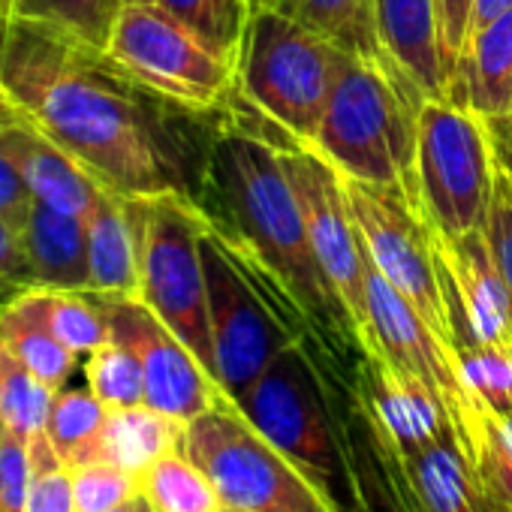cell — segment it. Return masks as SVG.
Returning <instances> with one entry per match:
<instances>
[{
    "label": "cell",
    "mask_w": 512,
    "mask_h": 512,
    "mask_svg": "<svg viewBox=\"0 0 512 512\" xmlns=\"http://www.w3.org/2000/svg\"><path fill=\"white\" fill-rule=\"evenodd\" d=\"M0 82L25 124L76 157L109 193L196 202L211 136L193 124L202 112L145 91L103 49L0 16Z\"/></svg>",
    "instance_id": "cell-1"
},
{
    "label": "cell",
    "mask_w": 512,
    "mask_h": 512,
    "mask_svg": "<svg viewBox=\"0 0 512 512\" xmlns=\"http://www.w3.org/2000/svg\"><path fill=\"white\" fill-rule=\"evenodd\" d=\"M196 205L238 260L308 326L338 380L347 377L341 368L350 356L362 359V341L314 256L281 148L226 118L208 136ZM350 377L356 380L353 371Z\"/></svg>",
    "instance_id": "cell-2"
},
{
    "label": "cell",
    "mask_w": 512,
    "mask_h": 512,
    "mask_svg": "<svg viewBox=\"0 0 512 512\" xmlns=\"http://www.w3.org/2000/svg\"><path fill=\"white\" fill-rule=\"evenodd\" d=\"M422 103L395 67L344 55L311 151L344 178L401 187L419 199L416 118Z\"/></svg>",
    "instance_id": "cell-3"
},
{
    "label": "cell",
    "mask_w": 512,
    "mask_h": 512,
    "mask_svg": "<svg viewBox=\"0 0 512 512\" xmlns=\"http://www.w3.org/2000/svg\"><path fill=\"white\" fill-rule=\"evenodd\" d=\"M338 383L320 347L296 341L275 356L235 407L347 512L350 473L341 440V389L347 386L338 389Z\"/></svg>",
    "instance_id": "cell-4"
},
{
    "label": "cell",
    "mask_w": 512,
    "mask_h": 512,
    "mask_svg": "<svg viewBox=\"0 0 512 512\" xmlns=\"http://www.w3.org/2000/svg\"><path fill=\"white\" fill-rule=\"evenodd\" d=\"M344 52L275 7H253L241 49L235 91L272 118L290 139L311 148Z\"/></svg>",
    "instance_id": "cell-5"
},
{
    "label": "cell",
    "mask_w": 512,
    "mask_h": 512,
    "mask_svg": "<svg viewBox=\"0 0 512 512\" xmlns=\"http://www.w3.org/2000/svg\"><path fill=\"white\" fill-rule=\"evenodd\" d=\"M202 266L208 287V323L214 380L229 401H238L260 374L296 341H314L308 326L247 269L208 226L202 235Z\"/></svg>",
    "instance_id": "cell-6"
},
{
    "label": "cell",
    "mask_w": 512,
    "mask_h": 512,
    "mask_svg": "<svg viewBox=\"0 0 512 512\" xmlns=\"http://www.w3.org/2000/svg\"><path fill=\"white\" fill-rule=\"evenodd\" d=\"M181 452L211 479L220 503L238 512H341L250 419L223 398L184 425Z\"/></svg>",
    "instance_id": "cell-7"
},
{
    "label": "cell",
    "mask_w": 512,
    "mask_h": 512,
    "mask_svg": "<svg viewBox=\"0 0 512 512\" xmlns=\"http://www.w3.org/2000/svg\"><path fill=\"white\" fill-rule=\"evenodd\" d=\"M139 238V299L214 377L208 287L202 266L205 211L187 196L130 199Z\"/></svg>",
    "instance_id": "cell-8"
},
{
    "label": "cell",
    "mask_w": 512,
    "mask_h": 512,
    "mask_svg": "<svg viewBox=\"0 0 512 512\" xmlns=\"http://www.w3.org/2000/svg\"><path fill=\"white\" fill-rule=\"evenodd\" d=\"M488 124L461 103L425 100L416 118V184L434 232L455 238L485 229L497 187Z\"/></svg>",
    "instance_id": "cell-9"
},
{
    "label": "cell",
    "mask_w": 512,
    "mask_h": 512,
    "mask_svg": "<svg viewBox=\"0 0 512 512\" xmlns=\"http://www.w3.org/2000/svg\"><path fill=\"white\" fill-rule=\"evenodd\" d=\"M103 52L145 91L202 115L217 112L238 82V64L160 4H127Z\"/></svg>",
    "instance_id": "cell-10"
},
{
    "label": "cell",
    "mask_w": 512,
    "mask_h": 512,
    "mask_svg": "<svg viewBox=\"0 0 512 512\" xmlns=\"http://www.w3.org/2000/svg\"><path fill=\"white\" fill-rule=\"evenodd\" d=\"M344 178V175H341ZM344 193L365 247V260L455 347L452 317L434 250V229L416 196L401 187L344 178Z\"/></svg>",
    "instance_id": "cell-11"
},
{
    "label": "cell",
    "mask_w": 512,
    "mask_h": 512,
    "mask_svg": "<svg viewBox=\"0 0 512 512\" xmlns=\"http://www.w3.org/2000/svg\"><path fill=\"white\" fill-rule=\"evenodd\" d=\"M365 293H368V329L362 338V353L374 350L398 371L419 380L431 389L446 413L452 416L464 452L470 446V434L479 419V407L467 392L458 368L455 347L446 344L428 320L365 260Z\"/></svg>",
    "instance_id": "cell-12"
},
{
    "label": "cell",
    "mask_w": 512,
    "mask_h": 512,
    "mask_svg": "<svg viewBox=\"0 0 512 512\" xmlns=\"http://www.w3.org/2000/svg\"><path fill=\"white\" fill-rule=\"evenodd\" d=\"M290 181L296 187L308 238L314 247L317 263L344 302L359 341L368 329V293H365V247L344 193V178L311 148H290L281 151Z\"/></svg>",
    "instance_id": "cell-13"
},
{
    "label": "cell",
    "mask_w": 512,
    "mask_h": 512,
    "mask_svg": "<svg viewBox=\"0 0 512 512\" xmlns=\"http://www.w3.org/2000/svg\"><path fill=\"white\" fill-rule=\"evenodd\" d=\"M94 299L106 314L109 338L130 347L139 359L148 407L190 422L226 398L190 347L142 299Z\"/></svg>",
    "instance_id": "cell-14"
},
{
    "label": "cell",
    "mask_w": 512,
    "mask_h": 512,
    "mask_svg": "<svg viewBox=\"0 0 512 512\" xmlns=\"http://www.w3.org/2000/svg\"><path fill=\"white\" fill-rule=\"evenodd\" d=\"M434 229V226H431ZM434 250L446 305L452 317L455 347L494 344L512 347V311L506 284L494 263L485 229H473L455 238L434 232Z\"/></svg>",
    "instance_id": "cell-15"
},
{
    "label": "cell",
    "mask_w": 512,
    "mask_h": 512,
    "mask_svg": "<svg viewBox=\"0 0 512 512\" xmlns=\"http://www.w3.org/2000/svg\"><path fill=\"white\" fill-rule=\"evenodd\" d=\"M380 46L422 100L458 103V58L452 55L437 0H374Z\"/></svg>",
    "instance_id": "cell-16"
},
{
    "label": "cell",
    "mask_w": 512,
    "mask_h": 512,
    "mask_svg": "<svg viewBox=\"0 0 512 512\" xmlns=\"http://www.w3.org/2000/svg\"><path fill=\"white\" fill-rule=\"evenodd\" d=\"M341 440L350 473L347 512H419L395 446L377 431L353 386L341 398Z\"/></svg>",
    "instance_id": "cell-17"
},
{
    "label": "cell",
    "mask_w": 512,
    "mask_h": 512,
    "mask_svg": "<svg viewBox=\"0 0 512 512\" xmlns=\"http://www.w3.org/2000/svg\"><path fill=\"white\" fill-rule=\"evenodd\" d=\"M91 296L139 299V238L130 199L103 193L85 217Z\"/></svg>",
    "instance_id": "cell-18"
},
{
    "label": "cell",
    "mask_w": 512,
    "mask_h": 512,
    "mask_svg": "<svg viewBox=\"0 0 512 512\" xmlns=\"http://www.w3.org/2000/svg\"><path fill=\"white\" fill-rule=\"evenodd\" d=\"M22 244L37 287L73 293L91 290L85 217L34 202L22 226Z\"/></svg>",
    "instance_id": "cell-19"
},
{
    "label": "cell",
    "mask_w": 512,
    "mask_h": 512,
    "mask_svg": "<svg viewBox=\"0 0 512 512\" xmlns=\"http://www.w3.org/2000/svg\"><path fill=\"white\" fill-rule=\"evenodd\" d=\"M458 103L482 121L512 115V10L473 31L458 61Z\"/></svg>",
    "instance_id": "cell-20"
},
{
    "label": "cell",
    "mask_w": 512,
    "mask_h": 512,
    "mask_svg": "<svg viewBox=\"0 0 512 512\" xmlns=\"http://www.w3.org/2000/svg\"><path fill=\"white\" fill-rule=\"evenodd\" d=\"M16 151L22 160L25 181L37 202L58 211L88 217L106 187L67 151L34 133L28 124L16 127Z\"/></svg>",
    "instance_id": "cell-21"
},
{
    "label": "cell",
    "mask_w": 512,
    "mask_h": 512,
    "mask_svg": "<svg viewBox=\"0 0 512 512\" xmlns=\"http://www.w3.org/2000/svg\"><path fill=\"white\" fill-rule=\"evenodd\" d=\"M184 425L187 422H178L148 404L109 410L88 461H109L142 476L157 458L181 449Z\"/></svg>",
    "instance_id": "cell-22"
},
{
    "label": "cell",
    "mask_w": 512,
    "mask_h": 512,
    "mask_svg": "<svg viewBox=\"0 0 512 512\" xmlns=\"http://www.w3.org/2000/svg\"><path fill=\"white\" fill-rule=\"evenodd\" d=\"M266 4L317 31L344 55L380 67H395L380 46L374 0H266Z\"/></svg>",
    "instance_id": "cell-23"
},
{
    "label": "cell",
    "mask_w": 512,
    "mask_h": 512,
    "mask_svg": "<svg viewBox=\"0 0 512 512\" xmlns=\"http://www.w3.org/2000/svg\"><path fill=\"white\" fill-rule=\"evenodd\" d=\"M10 308H16L22 317L43 326L49 335H55L64 347H70L79 356H88L109 341L106 314L91 293L34 287L16 296Z\"/></svg>",
    "instance_id": "cell-24"
},
{
    "label": "cell",
    "mask_w": 512,
    "mask_h": 512,
    "mask_svg": "<svg viewBox=\"0 0 512 512\" xmlns=\"http://www.w3.org/2000/svg\"><path fill=\"white\" fill-rule=\"evenodd\" d=\"M127 0H10V13L25 22L61 31L85 46L106 49Z\"/></svg>",
    "instance_id": "cell-25"
},
{
    "label": "cell",
    "mask_w": 512,
    "mask_h": 512,
    "mask_svg": "<svg viewBox=\"0 0 512 512\" xmlns=\"http://www.w3.org/2000/svg\"><path fill=\"white\" fill-rule=\"evenodd\" d=\"M142 497L154 512H220V494L211 479L181 452L157 458L142 476Z\"/></svg>",
    "instance_id": "cell-26"
},
{
    "label": "cell",
    "mask_w": 512,
    "mask_h": 512,
    "mask_svg": "<svg viewBox=\"0 0 512 512\" xmlns=\"http://www.w3.org/2000/svg\"><path fill=\"white\" fill-rule=\"evenodd\" d=\"M55 395L58 389L43 383L0 344V425L31 443L34 437L46 434Z\"/></svg>",
    "instance_id": "cell-27"
},
{
    "label": "cell",
    "mask_w": 512,
    "mask_h": 512,
    "mask_svg": "<svg viewBox=\"0 0 512 512\" xmlns=\"http://www.w3.org/2000/svg\"><path fill=\"white\" fill-rule=\"evenodd\" d=\"M0 344H4L28 371H34L52 389H67L70 377L79 368V353L64 347L34 320L22 317L16 308H0Z\"/></svg>",
    "instance_id": "cell-28"
},
{
    "label": "cell",
    "mask_w": 512,
    "mask_h": 512,
    "mask_svg": "<svg viewBox=\"0 0 512 512\" xmlns=\"http://www.w3.org/2000/svg\"><path fill=\"white\" fill-rule=\"evenodd\" d=\"M467 458L476 470L482 494L494 512H512V413H479L470 434Z\"/></svg>",
    "instance_id": "cell-29"
},
{
    "label": "cell",
    "mask_w": 512,
    "mask_h": 512,
    "mask_svg": "<svg viewBox=\"0 0 512 512\" xmlns=\"http://www.w3.org/2000/svg\"><path fill=\"white\" fill-rule=\"evenodd\" d=\"M106 416H109V407L88 386H79V389L67 386L55 395L46 434L67 467L88 461V452L97 443Z\"/></svg>",
    "instance_id": "cell-30"
},
{
    "label": "cell",
    "mask_w": 512,
    "mask_h": 512,
    "mask_svg": "<svg viewBox=\"0 0 512 512\" xmlns=\"http://www.w3.org/2000/svg\"><path fill=\"white\" fill-rule=\"evenodd\" d=\"M461 380L476 407L491 416L512 413V347L461 344L455 347Z\"/></svg>",
    "instance_id": "cell-31"
},
{
    "label": "cell",
    "mask_w": 512,
    "mask_h": 512,
    "mask_svg": "<svg viewBox=\"0 0 512 512\" xmlns=\"http://www.w3.org/2000/svg\"><path fill=\"white\" fill-rule=\"evenodd\" d=\"M157 4L238 64L241 37L250 19L247 0H157Z\"/></svg>",
    "instance_id": "cell-32"
},
{
    "label": "cell",
    "mask_w": 512,
    "mask_h": 512,
    "mask_svg": "<svg viewBox=\"0 0 512 512\" xmlns=\"http://www.w3.org/2000/svg\"><path fill=\"white\" fill-rule=\"evenodd\" d=\"M82 371H85V386L109 410L145 404L142 368H139V359L133 356L130 347H124V344L109 338L103 347H97L94 353L85 356V368Z\"/></svg>",
    "instance_id": "cell-33"
},
{
    "label": "cell",
    "mask_w": 512,
    "mask_h": 512,
    "mask_svg": "<svg viewBox=\"0 0 512 512\" xmlns=\"http://www.w3.org/2000/svg\"><path fill=\"white\" fill-rule=\"evenodd\" d=\"M76 512H112L142 494V479L109 461H88L70 467Z\"/></svg>",
    "instance_id": "cell-34"
},
{
    "label": "cell",
    "mask_w": 512,
    "mask_h": 512,
    "mask_svg": "<svg viewBox=\"0 0 512 512\" xmlns=\"http://www.w3.org/2000/svg\"><path fill=\"white\" fill-rule=\"evenodd\" d=\"M28 458H31V485H28L25 512H76L70 467L55 452L49 434H40L28 443Z\"/></svg>",
    "instance_id": "cell-35"
},
{
    "label": "cell",
    "mask_w": 512,
    "mask_h": 512,
    "mask_svg": "<svg viewBox=\"0 0 512 512\" xmlns=\"http://www.w3.org/2000/svg\"><path fill=\"white\" fill-rule=\"evenodd\" d=\"M34 193L25 181L22 160L16 151V127L0 133V217L13 223L19 232L34 208Z\"/></svg>",
    "instance_id": "cell-36"
},
{
    "label": "cell",
    "mask_w": 512,
    "mask_h": 512,
    "mask_svg": "<svg viewBox=\"0 0 512 512\" xmlns=\"http://www.w3.org/2000/svg\"><path fill=\"white\" fill-rule=\"evenodd\" d=\"M485 238H488V247L494 253L500 278L506 284L509 311H512V175L503 169L497 172L494 202H491L488 223H485Z\"/></svg>",
    "instance_id": "cell-37"
},
{
    "label": "cell",
    "mask_w": 512,
    "mask_h": 512,
    "mask_svg": "<svg viewBox=\"0 0 512 512\" xmlns=\"http://www.w3.org/2000/svg\"><path fill=\"white\" fill-rule=\"evenodd\" d=\"M31 485L28 443L0 425V512H25Z\"/></svg>",
    "instance_id": "cell-38"
},
{
    "label": "cell",
    "mask_w": 512,
    "mask_h": 512,
    "mask_svg": "<svg viewBox=\"0 0 512 512\" xmlns=\"http://www.w3.org/2000/svg\"><path fill=\"white\" fill-rule=\"evenodd\" d=\"M34 275L28 266V253L22 232L0 217V308H7L16 296L34 290Z\"/></svg>",
    "instance_id": "cell-39"
},
{
    "label": "cell",
    "mask_w": 512,
    "mask_h": 512,
    "mask_svg": "<svg viewBox=\"0 0 512 512\" xmlns=\"http://www.w3.org/2000/svg\"><path fill=\"white\" fill-rule=\"evenodd\" d=\"M440 7V22H443V34L446 43L452 49V55L461 61L470 34H473V10H476V0H437Z\"/></svg>",
    "instance_id": "cell-40"
},
{
    "label": "cell",
    "mask_w": 512,
    "mask_h": 512,
    "mask_svg": "<svg viewBox=\"0 0 512 512\" xmlns=\"http://www.w3.org/2000/svg\"><path fill=\"white\" fill-rule=\"evenodd\" d=\"M506 10H512V0H476L473 10V31L485 28L488 22H494L497 16H503ZM473 37V34H470Z\"/></svg>",
    "instance_id": "cell-41"
},
{
    "label": "cell",
    "mask_w": 512,
    "mask_h": 512,
    "mask_svg": "<svg viewBox=\"0 0 512 512\" xmlns=\"http://www.w3.org/2000/svg\"><path fill=\"white\" fill-rule=\"evenodd\" d=\"M22 124H25L22 112H19L16 103L10 100L4 82H0V133H4V130H13V127H22Z\"/></svg>",
    "instance_id": "cell-42"
},
{
    "label": "cell",
    "mask_w": 512,
    "mask_h": 512,
    "mask_svg": "<svg viewBox=\"0 0 512 512\" xmlns=\"http://www.w3.org/2000/svg\"><path fill=\"white\" fill-rule=\"evenodd\" d=\"M136 512H154V509H151V503H148L142 494H139V500H136Z\"/></svg>",
    "instance_id": "cell-43"
},
{
    "label": "cell",
    "mask_w": 512,
    "mask_h": 512,
    "mask_svg": "<svg viewBox=\"0 0 512 512\" xmlns=\"http://www.w3.org/2000/svg\"><path fill=\"white\" fill-rule=\"evenodd\" d=\"M139 500V497H136ZM136 500H130V503H124V506H115L112 512H136Z\"/></svg>",
    "instance_id": "cell-44"
},
{
    "label": "cell",
    "mask_w": 512,
    "mask_h": 512,
    "mask_svg": "<svg viewBox=\"0 0 512 512\" xmlns=\"http://www.w3.org/2000/svg\"><path fill=\"white\" fill-rule=\"evenodd\" d=\"M10 13V0H0V16H7Z\"/></svg>",
    "instance_id": "cell-45"
},
{
    "label": "cell",
    "mask_w": 512,
    "mask_h": 512,
    "mask_svg": "<svg viewBox=\"0 0 512 512\" xmlns=\"http://www.w3.org/2000/svg\"><path fill=\"white\" fill-rule=\"evenodd\" d=\"M247 4H250V10H253V7H263L266 0H247Z\"/></svg>",
    "instance_id": "cell-46"
},
{
    "label": "cell",
    "mask_w": 512,
    "mask_h": 512,
    "mask_svg": "<svg viewBox=\"0 0 512 512\" xmlns=\"http://www.w3.org/2000/svg\"><path fill=\"white\" fill-rule=\"evenodd\" d=\"M127 4H157V0H127Z\"/></svg>",
    "instance_id": "cell-47"
},
{
    "label": "cell",
    "mask_w": 512,
    "mask_h": 512,
    "mask_svg": "<svg viewBox=\"0 0 512 512\" xmlns=\"http://www.w3.org/2000/svg\"><path fill=\"white\" fill-rule=\"evenodd\" d=\"M220 512H238V509H229V506H223V509H220Z\"/></svg>",
    "instance_id": "cell-48"
}]
</instances>
